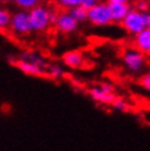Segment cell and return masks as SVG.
Segmentation results:
<instances>
[{
  "label": "cell",
  "mask_w": 150,
  "mask_h": 151,
  "mask_svg": "<svg viewBox=\"0 0 150 151\" xmlns=\"http://www.w3.org/2000/svg\"><path fill=\"white\" fill-rule=\"evenodd\" d=\"M147 55L137 48H128L123 54V64L125 68L133 75H137L143 71L146 66Z\"/></svg>",
  "instance_id": "1"
},
{
  "label": "cell",
  "mask_w": 150,
  "mask_h": 151,
  "mask_svg": "<svg viewBox=\"0 0 150 151\" xmlns=\"http://www.w3.org/2000/svg\"><path fill=\"white\" fill-rule=\"evenodd\" d=\"M88 21L98 27H109L110 24L113 23L112 15H111V10L110 6L106 2H99L95 7L89 10L88 13Z\"/></svg>",
  "instance_id": "2"
},
{
  "label": "cell",
  "mask_w": 150,
  "mask_h": 151,
  "mask_svg": "<svg viewBox=\"0 0 150 151\" xmlns=\"http://www.w3.org/2000/svg\"><path fill=\"white\" fill-rule=\"evenodd\" d=\"M120 27H123V30L127 34L135 36L146 29L145 15L143 12L131 8V10L128 12V14L125 17V19L122 21Z\"/></svg>",
  "instance_id": "3"
},
{
  "label": "cell",
  "mask_w": 150,
  "mask_h": 151,
  "mask_svg": "<svg viewBox=\"0 0 150 151\" xmlns=\"http://www.w3.org/2000/svg\"><path fill=\"white\" fill-rule=\"evenodd\" d=\"M29 12H30V22L33 32H43L50 25V20H49L50 10H48L47 8L38 4V7L33 8Z\"/></svg>",
  "instance_id": "4"
},
{
  "label": "cell",
  "mask_w": 150,
  "mask_h": 151,
  "mask_svg": "<svg viewBox=\"0 0 150 151\" xmlns=\"http://www.w3.org/2000/svg\"><path fill=\"white\" fill-rule=\"evenodd\" d=\"M10 27L18 35H27L33 32L30 22V12L26 10H20L12 14Z\"/></svg>",
  "instance_id": "5"
},
{
  "label": "cell",
  "mask_w": 150,
  "mask_h": 151,
  "mask_svg": "<svg viewBox=\"0 0 150 151\" xmlns=\"http://www.w3.org/2000/svg\"><path fill=\"white\" fill-rule=\"evenodd\" d=\"M11 65L17 69H19L20 71L23 72L26 76H31V77H36V78H47L48 77V72L45 69L41 68L40 66L33 64L31 61L24 60V59H15L12 58L10 60Z\"/></svg>",
  "instance_id": "6"
},
{
  "label": "cell",
  "mask_w": 150,
  "mask_h": 151,
  "mask_svg": "<svg viewBox=\"0 0 150 151\" xmlns=\"http://www.w3.org/2000/svg\"><path fill=\"white\" fill-rule=\"evenodd\" d=\"M79 22H77L74 17L69 12H61L58 14V20H57L56 27L57 31L60 32L61 34H71L78 29Z\"/></svg>",
  "instance_id": "7"
},
{
  "label": "cell",
  "mask_w": 150,
  "mask_h": 151,
  "mask_svg": "<svg viewBox=\"0 0 150 151\" xmlns=\"http://www.w3.org/2000/svg\"><path fill=\"white\" fill-rule=\"evenodd\" d=\"M63 63L70 69L81 68L84 64V56L80 50H68L63 55Z\"/></svg>",
  "instance_id": "8"
},
{
  "label": "cell",
  "mask_w": 150,
  "mask_h": 151,
  "mask_svg": "<svg viewBox=\"0 0 150 151\" xmlns=\"http://www.w3.org/2000/svg\"><path fill=\"white\" fill-rule=\"evenodd\" d=\"M89 95L94 102L102 104V105H112L116 99L115 93H106L100 88V86L91 88L89 90Z\"/></svg>",
  "instance_id": "9"
},
{
  "label": "cell",
  "mask_w": 150,
  "mask_h": 151,
  "mask_svg": "<svg viewBox=\"0 0 150 151\" xmlns=\"http://www.w3.org/2000/svg\"><path fill=\"white\" fill-rule=\"evenodd\" d=\"M134 47L143 52L145 55L150 56V29H145L134 36Z\"/></svg>",
  "instance_id": "10"
},
{
  "label": "cell",
  "mask_w": 150,
  "mask_h": 151,
  "mask_svg": "<svg viewBox=\"0 0 150 151\" xmlns=\"http://www.w3.org/2000/svg\"><path fill=\"white\" fill-rule=\"evenodd\" d=\"M113 23H122L128 12L131 10L129 4H109Z\"/></svg>",
  "instance_id": "11"
},
{
  "label": "cell",
  "mask_w": 150,
  "mask_h": 151,
  "mask_svg": "<svg viewBox=\"0 0 150 151\" xmlns=\"http://www.w3.org/2000/svg\"><path fill=\"white\" fill-rule=\"evenodd\" d=\"M20 59H24V60L31 61V63L38 65V66H40L41 68L45 69V70H47L49 67V65L47 64V61H46L43 57L38 55V54L33 53V52H24V53H22L20 55Z\"/></svg>",
  "instance_id": "12"
},
{
  "label": "cell",
  "mask_w": 150,
  "mask_h": 151,
  "mask_svg": "<svg viewBox=\"0 0 150 151\" xmlns=\"http://www.w3.org/2000/svg\"><path fill=\"white\" fill-rule=\"evenodd\" d=\"M68 12L74 17V19L77 21V22L81 23V22H86L88 21V13H89V10L86 9L82 6H78V7H75L68 10Z\"/></svg>",
  "instance_id": "13"
},
{
  "label": "cell",
  "mask_w": 150,
  "mask_h": 151,
  "mask_svg": "<svg viewBox=\"0 0 150 151\" xmlns=\"http://www.w3.org/2000/svg\"><path fill=\"white\" fill-rule=\"evenodd\" d=\"M21 10L30 11L33 8L38 7L40 4V0H14L13 1Z\"/></svg>",
  "instance_id": "14"
},
{
  "label": "cell",
  "mask_w": 150,
  "mask_h": 151,
  "mask_svg": "<svg viewBox=\"0 0 150 151\" xmlns=\"http://www.w3.org/2000/svg\"><path fill=\"white\" fill-rule=\"evenodd\" d=\"M12 14L4 8H0V27L4 30V27H10Z\"/></svg>",
  "instance_id": "15"
},
{
  "label": "cell",
  "mask_w": 150,
  "mask_h": 151,
  "mask_svg": "<svg viewBox=\"0 0 150 151\" xmlns=\"http://www.w3.org/2000/svg\"><path fill=\"white\" fill-rule=\"evenodd\" d=\"M47 72H48L49 78L55 79V80L60 79L65 73L63 67L59 66V65H53V66H49L48 69H47Z\"/></svg>",
  "instance_id": "16"
},
{
  "label": "cell",
  "mask_w": 150,
  "mask_h": 151,
  "mask_svg": "<svg viewBox=\"0 0 150 151\" xmlns=\"http://www.w3.org/2000/svg\"><path fill=\"white\" fill-rule=\"evenodd\" d=\"M57 4H59L60 7L70 10V9H72V8L81 6L82 0H57Z\"/></svg>",
  "instance_id": "17"
},
{
  "label": "cell",
  "mask_w": 150,
  "mask_h": 151,
  "mask_svg": "<svg viewBox=\"0 0 150 151\" xmlns=\"http://www.w3.org/2000/svg\"><path fill=\"white\" fill-rule=\"evenodd\" d=\"M112 107L115 111H117V112H126V111L128 110V104L124 99L116 98L115 101L113 102Z\"/></svg>",
  "instance_id": "18"
},
{
  "label": "cell",
  "mask_w": 150,
  "mask_h": 151,
  "mask_svg": "<svg viewBox=\"0 0 150 151\" xmlns=\"http://www.w3.org/2000/svg\"><path fill=\"white\" fill-rule=\"evenodd\" d=\"M134 9L143 12V13L149 11V0H135Z\"/></svg>",
  "instance_id": "19"
},
{
  "label": "cell",
  "mask_w": 150,
  "mask_h": 151,
  "mask_svg": "<svg viewBox=\"0 0 150 151\" xmlns=\"http://www.w3.org/2000/svg\"><path fill=\"white\" fill-rule=\"evenodd\" d=\"M139 86L143 88L144 90L150 93V72L144 73L139 78Z\"/></svg>",
  "instance_id": "20"
},
{
  "label": "cell",
  "mask_w": 150,
  "mask_h": 151,
  "mask_svg": "<svg viewBox=\"0 0 150 151\" xmlns=\"http://www.w3.org/2000/svg\"><path fill=\"white\" fill-rule=\"evenodd\" d=\"M98 4H99V0H82L81 6L84 7L86 9H88V10H90L93 7H95Z\"/></svg>",
  "instance_id": "21"
},
{
  "label": "cell",
  "mask_w": 150,
  "mask_h": 151,
  "mask_svg": "<svg viewBox=\"0 0 150 151\" xmlns=\"http://www.w3.org/2000/svg\"><path fill=\"white\" fill-rule=\"evenodd\" d=\"M100 88L106 93H114V87L111 83H102L100 84Z\"/></svg>",
  "instance_id": "22"
},
{
  "label": "cell",
  "mask_w": 150,
  "mask_h": 151,
  "mask_svg": "<svg viewBox=\"0 0 150 151\" xmlns=\"http://www.w3.org/2000/svg\"><path fill=\"white\" fill-rule=\"evenodd\" d=\"M58 14L59 13H57V12L55 11H50V13H49V20H50V24L52 25H55L57 22V20H58Z\"/></svg>",
  "instance_id": "23"
},
{
  "label": "cell",
  "mask_w": 150,
  "mask_h": 151,
  "mask_svg": "<svg viewBox=\"0 0 150 151\" xmlns=\"http://www.w3.org/2000/svg\"><path fill=\"white\" fill-rule=\"evenodd\" d=\"M145 15V23H146V27L150 29V11H147L144 13Z\"/></svg>",
  "instance_id": "24"
},
{
  "label": "cell",
  "mask_w": 150,
  "mask_h": 151,
  "mask_svg": "<svg viewBox=\"0 0 150 151\" xmlns=\"http://www.w3.org/2000/svg\"><path fill=\"white\" fill-rule=\"evenodd\" d=\"M131 0H106L107 4H131Z\"/></svg>",
  "instance_id": "25"
},
{
  "label": "cell",
  "mask_w": 150,
  "mask_h": 151,
  "mask_svg": "<svg viewBox=\"0 0 150 151\" xmlns=\"http://www.w3.org/2000/svg\"><path fill=\"white\" fill-rule=\"evenodd\" d=\"M14 0H0V2L1 4H11V2H13Z\"/></svg>",
  "instance_id": "26"
},
{
  "label": "cell",
  "mask_w": 150,
  "mask_h": 151,
  "mask_svg": "<svg viewBox=\"0 0 150 151\" xmlns=\"http://www.w3.org/2000/svg\"><path fill=\"white\" fill-rule=\"evenodd\" d=\"M149 11H150V0H149Z\"/></svg>",
  "instance_id": "27"
},
{
  "label": "cell",
  "mask_w": 150,
  "mask_h": 151,
  "mask_svg": "<svg viewBox=\"0 0 150 151\" xmlns=\"http://www.w3.org/2000/svg\"><path fill=\"white\" fill-rule=\"evenodd\" d=\"M1 31H2V29H1V27H0V32H1Z\"/></svg>",
  "instance_id": "28"
}]
</instances>
